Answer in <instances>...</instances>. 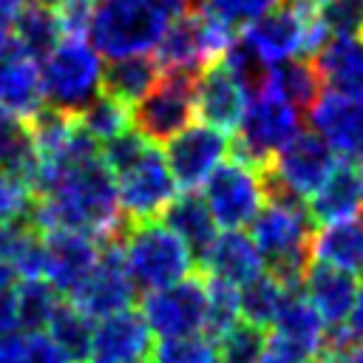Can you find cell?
Instances as JSON below:
<instances>
[{"label": "cell", "mask_w": 363, "mask_h": 363, "mask_svg": "<svg viewBox=\"0 0 363 363\" xmlns=\"http://www.w3.org/2000/svg\"><path fill=\"white\" fill-rule=\"evenodd\" d=\"M301 130V111L286 99L264 91L250 96L244 116L235 128V139L230 142V156L252 164L255 170H267L272 159L295 139Z\"/></svg>", "instance_id": "8992f818"}, {"label": "cell", "mask_w": 363, "mask_h": 363, "mask_svg": "<svg viewBox=\"0 0 363 363\" xmlns=\"http://www.w3.org/2000/svg\"><path fill=\"white\" fill-rule=\"evenodd\" d=\"M250 102L247 88L224 68V62L207 65L196 77V116L221 133H233Z\"/></svg>", "instance_id": "e0dca14e"}, {"label": "cell", "mask_w": 363, "mask_h": 363, "mask_svg": "<svg viewBox=\"0 0 363 363\" xmlns=\"http://www.w3.org/2000/svg\"><path fill=\"white\" fill-rule=\"evenodd\" d=\"M133 298H136V284L130 281L113 241L102 247V255L91 269V275L68 295V301L91 320H102L122 309H130Z\"/></svg>", "instance_id": "4fadbf2b"}, {"label": "cell", "mask_w": 363, "mask_h": 363, "mask_svg": "<svg viewBox=\"0 0 363 363\" xmlns=\"http://www.w3.org/2000/svg\"><path fill=\"white\" fill-rule=\"evenodd\" d=\"M45 238V281L60 292L71 295L96 267L102 255V241L74 233V230H48Z\"/></svg>", "instance_id": "2e32d148"}, {"label": "cell", "mask_w": 363, "mask_h": 363, "mask_svg": "<svg viewBox=\"0 0 363 363\" xmlns=\"http://www.w3.org/2000/svg\"><path fill=\"white\" fill-rule=\"evenodd\" d=\"M286 295L289 292L269 272H261L252 281H247L244 286H238V315H241V320L264 329L275 320Z\"/></svg>", "instance_id": "d6a6232c"}, {"label": "cell", "mask_w": 363, "mask_h": 363, "mask_svg": "<svg viewBox=\"0 0 363 363\" xmlns=\"http://www.w3.org/2000/svg\"><path fill=\"white\" fill-rule=\"evenodd\" d=\"M3 363H71L68 354L51 340L48 332H11L3 335Z\"/></svg>", "instance_id": "d590c367"}, {"label": "cell", "mask_w": 363, "mask_h": 363, "mask_svg": "<svg viewBox=\"0 0 363 363\" xmlns=\"http://www.w3.org/2000/svg\"><path fill=\"white\" fill-rule=\"evenodd\" d=\"M301 289H303V298L318 309L323 323L337 329L349 320V315L357 303L360 281H357V275H352L346 269L312 261L301 281Z\"/></svg>", "instance_id": "d6986e66"}, {"label": "cell", "mask_w": 363, "mask_h": 363, "mask_svg": "<svg viewBox=\"0 0 363 363\" xmlns=\"http://www.w3.org/2000/svg\"><path fill=\"white\" fill-rule=\"evenodd\" d=\"M54 11L60 17L65 37H85L94 17V0H60Z\"/></svg>", "instance_id": "ee69618b"}, {"label": "cell", "mask_w": 363, "mask_h": 363, "mask_svg": "<svg viewBox=\"0 0 363 363\" xmlns=\"http://www.w3.org/2000/svg\"><path fill=\"white\" fill-rule=\"evenodd\" d=\"M45 108L40 62L26 51L14 31L0 34V111L31 119Z\"/></svg>", "instance_id": "5bb4252c"}, {"label": "cell", "mask_w": 363, "mask_h": 363, "mask_svg": "<svg viewBox=\"0 0 363 363\" xmlns=\"http://www.w3.org/2000/svg\"><path fill=\"white\" fill-rule=\"evenodd\" d=\"M164 145V162L179 190H201L213 170L230 153L227 133L210 125H187Z\"/></svg>", "instance_id": "7c38bea8"}, {"label": "cell", "mask_w": 363, "mask_h": 363, "mask_svg": "<svg viewBox=\"0 0 363 363\" xmlns=\"http://www.w3.org/2000/svg\"><path fill=\"white\" fill-rule=\"evenodd\" d=\"M278 3H281V0H204V6H210V9H213L221 20H227L233 28L258 20L261 14H267L269 9H275Z\"/></svg>", "instance_id": "b9f144b4"}, {"label": "cell", "mask_w": 363, "mask_h": 363, "mask_svg": "<svg viewBox=\"0 0 363 363\" xmlns=\"http://www.w3.org/2000/svg\"><path fill=\"white\" fill-rule=\"evenodd\" d=\"M346 332H349L354 340H363V289H360L357 303H354V309H352V315H349V320H346Z\"/></svg>", "instance_id": "7dc6e473"}, {"label": "cell", "mask_w": 363, "mask_h": 363, "mask_svg": "<svg viewBox=\"0 0 363 363\" xmlns=\"http://www.w3.org/2000/svg\"><path fill=\"white\" fill-rule=\"evenodd\" d=\"M113 244L130 281L145 292L170 286L193 272V255L187 244L162 221L125 224Z\"/></svg>", "instance_id": "7a4b0ae2"}, {"label": "cell", "mask_w": 363, "mask_h": 363, "mask_svg": "<svg viewBox=\"0 0 363 363\" xmlns=\"http://www.w3.org/2000/svg\"><path fill=\"white\" fill-rule=\"evenodd\" d=\"M20 329V318H17V301H14V289H0V335H11Z\"/></svg>", "instance_id": "f6af8a7d"}, {"label": "cell", "mask_w": 363, "mask_h": 363, "mask_svg": "<svg viewBox=\"0 0 363 363\" xmlns=\"http://www.w3.org/2000/svg\"><path fill=\"white\" fill-rule=\"evenodd\" d=\"M11 281H14V272H11V267L0 258V289H9V286H11Z\"/></svg>", "instance_id": "c3c4849f"}, {"label": "cell", "mask_w": 363, "mask_h": 363, "mask_svg": "<svg viewBox=\"0 0 363 363\" xmlns=\"http://www.w3.org/2000/svg\"><path fill=\"white\" fill-rule=\"evenodd\" d=\"M233 40L235 28L221 20L210 6H199L170 17L159 45L153 48V57L162 71H184L199 77L207 65L224 57Z\"/></svg>", "instance_id": "3957f363"}, {"label": "cell", "mask_w": 363, "mask_h": 363, "mask_svg": "<svg viewBox=\"0 0 363 363\" xmlns=\"http://www.w3.org/2000/svg\"><path fill=\"white\" fill-rule=\"evenodd\" d=\"M218 343L207 332H190L153 343L147 363H218Z\"/></svg>", "instance_id": "e575fe53"}, {"label": "cell", "mask_w": 363, "mask_h": 363, "mask_svg": "<svg viewBox=\"0 0 363 363\" xmlns=\"http://www.w3.org/2000/svg\"><path fill=\"white\" fill-rule=\"evenodd\" d=\"M28 221L43 233L74 230L102 244L113 241L125 227L116 176L105 167L102 156L62 170L40 196H34Z\"/></svg>", "instance_id": "6da1fadb"}, {"label": "cell", "mask_w": 363, "mask_h": 363, "mask_svg": "<svg viewBox=\"0 0 363 363\" xmlns=\"http://www.w3.org/2000/svg\"><path fill=\"white\" fill-rule=\"evenodd\" d=\"M199 267L204 275H213L233 286H244L264 272V255L244 230H224L216 235Z\"/></svg>", "instance_id": "44dd1931"}, {"label": "cell", "mask_w": 363, "mask_h": 363, "mask_svg": "<svg viewBox=\"0 0 363 363\" xmlns=\"http://www.w3.org/2000/svg\"><path fill=\"white\" fill-rule=\"evenodd\" d=\"M306 113L312 130L335 150L340 162L363 164V99L323 91Z\"/></svg>", "instance_id": "9a60e30c"}, {"label": "cell", "mask_w": 363, "mask_h": 363, "mask_svg": "<svg viewBox=\"0 0 363 363\" xmlns=\"http://www.w3.org/2000/svg\"><path fill=\"white\" fill-rule=\"evenodd\" d=\"M272 332L284 335L286 340L303 346L306 352H312L318 360H320V352H323V343H326V323L323 318L318 315V309L298 292H289L272 320Z\"/></svg>", "instance_id": "83f0119b"}, {"label": "cell", "mask_w": 363, "mask_h": 363, "mask_svg": "<svg viewBox=\"0 0 363 363\" xmlns=\"http://www.w3.org/2000/svg\"><path fill=\"white\" fill-rule=\"evenodd\" d=\"M48 335L51 340L68 354L71 363H82L91 354V318H85L71 301H60V306L54 309L51 320H48Z\"/></svg>", "instance_id": "1f68e13d"}, {"label": "cell", "mask_w": 363, "mask_h": 363, "mask_svg": "<svg viewBox=\"0 0 363 363\" xmlns=\"http://www.w3.org/2000/svg\"><path fill=\"white\" fill-rule=\"evenodd\" d=\"M0 258L11 267V272L26 278H43L45 275V238L43 230H37L28 218L11 221L0 227Z\"/></svg>", "instance_id": "d4e9b609"}, {"label": "cell", "mask_w": 363, "mask_h": 363, "mask_svg": "<svg viewBox=\"0 0 363 363\" xmlns=\"http://www.w3.org/2000/svg\"><path fill=\"white\" fill-rule=\"evenodd\" d=\"M363 210V176L352 162H337L329 179L306 199V213L312 224H337L360 216Z\"/></svg>", "instance_id": "ffe728a7"}, {"label": "cell", "mask_w": 363, "mask_h": 363, "mask_svg": "<svg viewBox=\"0 0 363 363\" xmlns=\"http://www.w3.org/2000/svg\"><path fill=\"white\" fill-rule=\"evenodd\" d=\"M79 128L94 139V142H111L113 136L130 130L133 125V111L122 99L99 91L77 116Z\"/></svg>", "instance_id": "4dcf8cb0"}, {"label": "cell", "mask_w": 363, "mask_h": 363, "mask_svg": "<svg viewBox=\"0 0 363 363\" xmlns=\"http://www.w3.org/2000/svg\"><path fill=\"white\" fill-rule=\"evenodd\" d=\"M162 77V68L153 54H130L111 60V65L102 71V91L122 99L125 105L139 102Z\"/></svg>", "instance_id": "4316f807"}, {"label": "cell", "mask_w": 363, "mask_h": 363, "mask_svg": "<svg viewBox=\"0 0 363 363\" xmlns=\"http://www.w3.org/2000/svg\"><path fill=\"white\" fill-rule=\"evenodd\" d=\"M264 337L267 335L261 326L238 320L218 337V354L224 357V363H255V357L264 346Z\"/></svg>", "instance_id": "74e56055"}, {"label": "cell", "mask_w": 363, "mask_h": 363, "mask_svg": "<svg viewBox=\"0 0 363 363\" xmlns=\"http://www.w3.org/2000/svg\"><path fill=\"white\" fill-rule=\"evenodd\" d=\"M312 261L346 269L352 275L363 272V216L326 224L312 233Z\"/></svg>", "instance_id": "cb8c5ba5"}, {"label": "cell", "mask_w": 363, "mask_h": 363, "mask_svg": "<svg viewBox=\"0 0 363 363\" xmlns=\"http://www.w3.org/2000/svg\"><path fill=\"white\" fill-rule=\"evenodd\" d=\"M318 17L329 37L360 34L363 31V0H323L318 6Z\"/></svg>", "instance_id": "f35d334b"}, {"label": "cell", "mask_w": 363, "mask_h": 363, "mask_svg": "<svg viewBox=\"0 0 363 363\" xmlns=\"http://www.w3.org/2000/svg\"><path fill=\"white\" fill-rule=\"evenodd\" d=\"M14 301H17L20 329L37 332L48 326L54 309L60 306V292L45 278H26L14 286Z\"/></svg>", "instance_id": "836d02e7"}, {"label": "cell", "mask_w": 363, "mask_h": 363, "mask_svg": "<svg viewBox=\"0 0 363 363\" xmlns=\"http://www.w3.org/2000/svg\"><path fill=\"white\" fill-rule=\"evenodd\" d=\"M26 3H43V6H57L60 0H26Z\"/></svg>", "instance_id": "681fc988"}, {"label": "cell", "mask_w": 363, "mask_h": 363, "mask_svg": "<svg viewBox=\"0 0 363 363\" xmlns=\"http://www.w3.org/2000/svg\"><path fill=\"white\" fill-rule=\"evenodd\" d=\"M201 190L216 224L227 230H241L252 224V218L267 204L264 170H255L252 164L233 156L230 162H221L213 170V176L204 182Z\"/></svg>", "instance_id": "9c48e42d"}, {"label": "cell", "mask_w": 363, "mask_h": 363, "mask_svg": "<svg viewBox=\"0 0 363 363\" xmlns=\"http://www.w3.org/2000/svg\"><path fill=\"white\" fill-rule=\"evenodd\" d=\"M267 91L286 99L298 111H309L315 105V99L323 94V82L309 57H289V60L269 65Z\"/></svg>", "instance_id": "484cf974"}, {"label": "cell", "mask_w": 363, "mask_h": 363, "mask_svg": "<svg viewBox=\"0 0 363 363\" xmlns=\"http://www.w3.org/2000/svg\"><path fill=\"white\" fill-rule=\"evenodd\" d=\"M142 318L159 337L204 332L207 289L204 275H187L170 286L150 289L142 295Z\"/></svg>", "instance_id": "8fae6325"}, {"label": "cell", "mask_w": 363, "mask_h": 363, "mask_svg": "<svg viewBox=\"0 0 363 363\" xmlns=\"http://www.w3.org/2000/svg\"><path fill=\"white\" fill-rule=\"evenodd\" d=\"M150 145H153V142H147L139 130H125V133L113 136L111 142H105V147H99V156H102L105 167L116 176V173H122L125 167H130Z\"/></svg>", "instance_id": "ab89813d"}, {"label": "cell", "mask_w": 363, "mask_h": 363, "mask_svg": "<svg viewBox=\"0 0 363 363\" xmlns=\"http://www.w3.org/2000/svg\"><path fill=\"white\" fill-rule=\"evenodd\" d=\"M150 346V326L142 312L122 309L94 326L88 357L94 363H145Z\"/></svg>", "instance_id": "ac0fdd59"}, {"label": "cell", "mask_w": 363, "mask_h": 363, "mask_svg": "<svg viewBox=\"0 0 363 363\" xmlns=\"http://www.w3.org/2000/svg\"><path fill=\"white\" fill-rule=\"evenodd\" d=\"M0 170L17 176L28 190H34L37 170H40V159L31 145L28 122L11 113H3V111H0Z\"/></svg>", "instance_id": "f1b7e54d"}, {"label": "cell", "mask_w": 363, "mask_h": 363, "mask_svg": "<svg viewBox=\"0 0 363 363\" xmlns=\"http://www.w3.org/2000/svg\"><path fill=\"white\" fill-rule=\"evenodd\" d=\"M335 150L309 128L298 130L295 139L272 159V164L264 170L267 193H286L292 199L306 201L337 167Z\"/></svg>", "instance_id": "52a82bcc"}, {"label": "cell", "mask_w": 363, "mask_h": 363, "mask_svg": "<svg viewBox=\"0 0 363 363\" xmlns=\"http://www.w3.org/2000/svg\"><path fill=\"white\" fill-rule=\"evenodd\" d=\"M31 204H34L31 190L17 176L0 170V227L20 221V218H28Z\"/></svg>", "instance_id": "60d3db41"}, {"label": "cell", "mask_w": 363, "mask_h": 363, "mask_svg": "<svg viewBox=\"0 0 363 363\" xmlns=\"http://www.w3.org/2000/svg\"><path fill=\"white\" fill-rule=\"evenodd\" d=\"M196 116V74L162 71L156 85L136 102L133 125L136 130L159 145L182 133Z\"/></svg>", "instance_id": "ba28073f"}, {"label": "cell", "mask_w": 363, "mask_h": 363, "mask_svg": "<svg viewBox=\"0 0 363 363\" xmlns=\"http://www.w3.org/2000/svg\"><path fill=\"white\" fill-rule=\"evenodd\" d=\"M176 193L179 187L167 170L164 153L156 145H150L130 167L116 173V196L125 224L156 221Z\"/></svg>", "instance_id": "30bf717a"}, {"label": "cell", "mask_w": 363, "mask_h": 363, "mask_svg": "<svg viewBox=\"0 0 363 363\" xmlns=\"http://www.w3.org/2000/svg\"><path fill=\"white\" fill-rule=\"evenodd\" d=\"M255 363H318V357L312 352H306L303 346L286 340L284 335L269 332L264 337V346H261Z\"/></svg>", "instance_id": "7bdbcfd3"}, {"label": "cell", "mask_w": 363, "mask_h": 363, "mask_svg": "<svg viewBox=\"0 0 363 363\" xmlns=\"http://www.w3.org/2000/svg\"><path fill=\"white\" fill-rule=\"evenodd\" d=\"M167 26V14L153 0H99L88 26L91 45L108 60L150 54Z\"/></svg>", "instance_id": "5b68a950"}, {"label": "cell", "mask_w": 363, "mask_h": 363, "mask_svg": "<svg viewBox=\"0 0 363 363\" xmlns=\"http://www.w3.org/2000/svg\"><path fill=\"white\" fill-rule=\"evenodd\" d=\"M162 224L170 227L190 250L193 261H201L210 244L216 241V218L199 190H182L162 213Z\"/></svg>", "instance_id": "603a6c76"}, {"label": "cell", "mask_w": 363, "mask_h": 363, "mask_svg": "<svg viewBox=\"0 0 363 363\" xmlns=\"http://www.w3.org/2000/svg\"><path fill=\"white\" fill-rule=\"evenodd\" d=\"M23 3L26 0H0V34L14 28V20L23 9Z\"/></svg>", "instance_id": "bcb514c9"}, {"label": "cell", "mask_w": 363, "mask_h": 363, "mask_svg": "<svg viewBox=\"0 0 363 363\" xmlns=\"http://www.w3.org/2000/svg\"><path fill=\"white\" fill-rule=\"evenodd\" d=\"M102 54L85 37H62L40 65L45 105L79 116L82 108L102 91Z\"/></svg>", "instance_id": "277c9868"}, {"label": "cell", "mask_w": 363, "mask_h": 363, "mask_svg": "<svg viewBox=\"0 0 363 363\" xmlns=\"http://www.w3.org/2000/svg\"><path fill=\"white\" fill-rule=\"evenodd\" d=\"M312 62L329 91L363 99V34L329 37Z\"/></svg>", "instance_id": "7402d4cb"}, {"label": "cell", "mask_w": 363, "mask_h": 363, "mask_svg": "<svg viewBox=\"0 0 363 363\" xmlns=\"http://www.w3.org/2000/svg\"><path fill=\"white\" fill-rule=\"evenodd\" d=\"M204 275V272H201ZM204 289H207V318H204V332L218 343V337L241 320L238 315V286L218 281L213 275H204Z\"/></svg>", "instance_id": "8d00e7d4"}, {"label": "cell", "mask_w": 363, "mask_h": 363, "mask_svg": "<svg viewBox=\"0 0 363 363\" xmlns=\"http://www.w3.org/2000/svg\"><path fill=\"white\" fill-rule=\"evenodd\" d=\"M14 37L26 45V51L31 57H45L65 34L60 26V17L54 11V6H43V3H23L17 20H14Z\"/></svg>", "instance_id": "f546056e"}]
</instances>
